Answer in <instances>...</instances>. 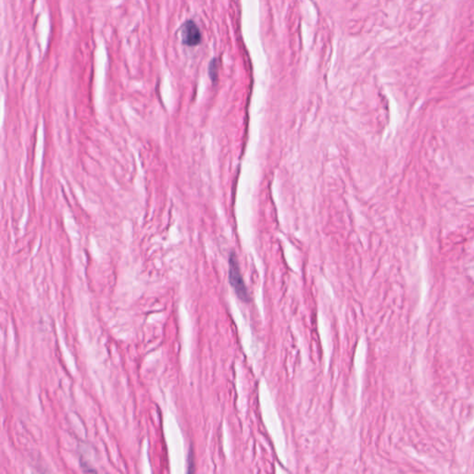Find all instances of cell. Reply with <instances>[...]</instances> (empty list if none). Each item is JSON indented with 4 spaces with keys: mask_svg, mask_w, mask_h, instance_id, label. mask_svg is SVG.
Returning a JSON list of instances; mask_svg holds the SVG:
<instances>
[{
    "mask_svg": "<svg viewBox=\"0 0 474 474\" xmlns=\"http://www.w3.org/2000/svg\"><path fill=\"white\" fill-rule=\"evenodd\" d=\"M182 41L188 47H195L201 41V33L193 21L186 22L182 28Z\"/></svg>",
    "mask_w": 474,
    "mask_h": 474,
    "instance_id": "cell-2",
    "label": "cell"
},
{
    "mask_svg": "<svg viewBox=\"0 0 474 474\" xmlns=\"http://www.w3.org/2000/svg\"><path fill=\"white\" fill-rule=\"evenodd\" d=\"M210 78L212 80H215L216 75H217V65H216V61L210 62Z\"/></svg>",
    "mask_w": 474,
    "mask_h": 474,
    "instance_id": "cell-3",
    "label": "cell"
},
{
    "mask_svg": "<svg viewBox=\"0 0 474 474\" xmlns=\"http://www.w3.org/2000/svg\"><path fill=\"white\" fill-rule=\"evenodd\" d=\"M229 279H230V283L234 287V291L236 295L239 296V298L244 301H248L249 294H248V291L243 280V277L241 275L240 268L234 254L231 255L230 260H229Z\"/></svg>",
    "mask_w": 474,
    "mask_h": 474,
    "instance_id": "cell-1",
    "label": "cell"
}]
</instances>
